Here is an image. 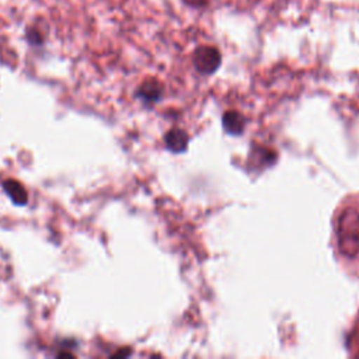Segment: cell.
Here are the masks:
<instances>
[{"instance_id": "cell-6", "label": "cell", "mask_w": 359, "mask_h": 359, "mask_svg": "<svg viewBox=\"0 0 359 359\" xmlns=\"http://www.w3.org/2000/svg\"><path fill=\"white\" fill-rule=\"evenodd\" d=\"M25 38L31 45H41L43 42V35L36 27H28L25 31Z\"/></svg>"}, {"instance_id": "cell-4", "label": "cell", "mask_w": 359, "mask_h": 359, "mask_svg": "<svg viewBox=\"0 0 359 359\" xmlns=\"http://www.w3.org/2000/svg\"><path fill=\"white\" fill-rule=\"evenodd\" d=\"M163 94V87L157 80H146L137 88V95L144 102H156Z\"/></svg>"}, {"instance_id": "cell-2", "label": "cell", "mask_w": 359, "mask_h": 359, "mask_svg": "<svg viewBox=\"0 0 359 359\" xmlns=\"http://www.w3.org/2000/svg\"><path fill=\"white\" fill-rule=\"evenodd\" d=\"M165 147L172 153H182L188 146V135L185 130L180 128L170 129L164 136Z\"/></svg>"}, {"instance_id": "cell-1", "label": "cell", "mask_w": 359, "mask_h": 359, "mask_svg": "<svg viewBox=\"0 0 359 359\" xmlns=\"http://www.w3.org/2000/svg\"><path fill=\"white\" fill-rule=\"evenodd\" d=\"M192 62H194L195 69L201 74H212L219 69L220 62H222V55L217 48L209 46V45H202L195 49Z\"/></svg>"}, {"instance_id": "cell-3", "label": "cell", "mask_w": 359, "mask_h": 359, "mask_svg": "<svg viewBox=\"0 0 359 359\" xmlns=\"http://www.w3.org/2000/svg\"><path fill=\"white\" fill-rule=\"evenodd\" d=\"M223 128L230 135H241L245 128V119L237 111H227L223 115Z\"/></svg>"}, {"instance_id": "cell-5", "label": "cell", "mask_w": 359, "mask_h": 359, "mask_svg": "<svg viewBox=\"0 0 359 359\" xmlns=\"http://www.w3.org/2000/svg\"><path fill=\"white\" fill-rule=\"evenodd\" d=\"M3 188L14 203H17V205H25L27 203L28 195H27V191L24 189V187L20 182H17L14 180H7V181H4Z\"/></svg>"}, {"instance_id": "cell-7", "label": "cell", "mask_w": 359, "mask_h": 359, "mask_svg": "<svg viewBox=\"0 0 359 359\" xmlns=\"http://www.w3.org/2000/svg\"><path fill=\"white\" fill-rule=\"evenodd\" d=\"M184 1L192 7H201L206 4V0H184Z\"/></svg>"}]
</instances>
